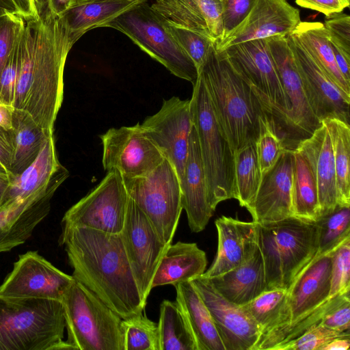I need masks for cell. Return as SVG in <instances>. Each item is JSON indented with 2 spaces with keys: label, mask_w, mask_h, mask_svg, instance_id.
I'll return each mask as SVG.
<instances>
[{
  "label": "cell",
  "mask_w": 350,
  "mask_h": 350,
  "mask_svg": "<svg viewBox=\"0 0 350 350\" xmlns=\"http://www.w3.org/2000/svg\"><path fill=\"white\" fill-rule=\"evenodd\" d=\"M190 109L203 164L207 200L215 211L217 204L234 198V153L215 117L205 84L198 75Z\"/></svg>",
  "instance_id": "6"
},
{
  "label": "cell",
  "mask_w": 350,
  "mask_h": 350,
  "mask_svg": "<svg viewBox=\"0 0 350 350\" xmlns=\"http://www.w3.org/2000/svg\"><path fill=\"white\" fill-rule=\"evenodd\" d=\"M207 265L206 253L196 243L170 244L163 254L152 282V288L191 281L202 275Z\"/></svg>",
  "instance_id": "29"
},
{
  "label": "cell",
  "mask_w": 350,
  "mask_h": 350,
  "mask_svg": "<svg viewBox=\"0 0 350 350\" xmlns=\"http://www.w3.org/2000/svg\"><path fill=\"white\" fill-rule=\"evenodd\" d=\"M350 338H337L323 347L322 350H348Z\"/></svg>",
  "instance_id": "54"
},
{
  "label": "cell",
  "mask_w": 350,
  "mask_h": 350,
  "mask_svg": "<svg viewBox=\"0 0 350 350\" xmlns=\"http://www.w3.org/2000/svg\"><path fill=\"white\" fill-rule=\"evenodd\" d=\"M299 144L313 163L317 183L319 218L332 213L338 206L334 154L326 126L322 123L310 137Z\"/></svg>",
  "instance_id": "26"
},
{
  "label": "cell",
  "mask_w": 350,
  "mask_h": 350,
  "mask_svg": "<svg viewBox=\"0 0 350 350\" xmlns=\"http://www.w3.org/2000/svg\"><path fill=\"white\" fill-rule=\"evenodd\" d=\"M337 338H350V332H338L320 321L310 326L297 338L275 347L273 350H322Z\"/></svg>",
  "instance_id": "41"
},
{
  "label": "cell",
  "mask_w": 350,
  "mask_h": 350,
  "mask_svg": "<svg viewBox=\"0 0 350 350\" xmlns=\"http://www.w3.org/2000/svg\"><path fill=\"white\" fill-rule=\"evenodd\" d=\"M103 27L121 31L172 74L193 85L196 83L198 71L193 62L172 35L166 21L146 2L126 11Z\"/></svg>",
  "instance_id": "8"
},
{
  "label": "cell",
  "mask_w": 350,
  "mask_h": 350,
  "mask_svg": "<svg viewBox=\"0 0 350 350\" xmlns=\"http://www.w3.org/2000/svg\"><path fill=\"white\" fill-rule=\"evenodd\" d=\"M255 1L256 0H221V19L224 30L222 38L245 19Z\"/></svg>",
  "instance_id": "46"
},
{
  "label": "cell",
  "mask_w": 350,
  "mask_h": 350,
  "mask_svg": "<svg viewBox=\"0 0 350 350\" xmlns=\"http://www.w3.org/2000/svg\"><path fill=\"white\" fill-rule=\"evenodd\" d=\"M12 174L0 172V206L3 204L10 185Z\"/></svg>",
  "instance_id": "55"
},
{
  "label": "cell",
  "mask_w": 350,
  "mask_h": 350,
  "mask_svg": "<svg viewBox=\"0 0 350 350\" xmlns=\"http://www.w3.org/2000/svg\"><path fill=\"white\" fill-rule=\"evenodd\" d=\"M217 249L215 260L202 275L213 278L237 267L258 247V223L221 216L215 221Z\"/></svg>",
  "instance_id": "22"
},
{
  "label": "cell",
  "mask_w": 350,
  "mask_h": 350,
  "mask_svg": "<svg viewBox=\"0 0 350 350\" xmlns=\"http://www.w3.org/2000/svg\"><path fill=\"white\" fill-rule=\"evenodd\" d=\"M146 135L176 170L180 180L188 153L193 126L190 100L173 96L164 100L161 109L141 124Z\"/></svg>",
  "instance_id": "16"
},
{
  "label": "cell",
  "mask_w": 350,
  "mask_h": 350,
  "mask_svg": "<svg viewBox=\"0 0 350 350\" xmlns=\"http://www.w3.org/2000/svg\"><path fill=\"white\" fill-rule=\"evenodd\" d=\"M320 322L325 327L338 332H349L350 297L326 313Z\"/></svg>",
  "instance_id": "48"
},
{
  "label": "cell",
  "mask_w": 350,
  "mask_h": 350,
  "mask_svg": "<svg viewBox=\"0 0 350 350\" xmlns=\"http://www.w3.org/2000/svg\"><path fill=\"white\" fill-rule=\"evenodd\" d=\"M270 55L289 105L285 148L294 149L322 123L314 115L287 36L266 38Z\"/></svg>",
  "instance_id": "12"
},
{
  "label": "cell",
  "mask_w": 350,
  "mask_h": 350,
  "mask_svg": "<svg viewBox=\"0 0 350 350\" xmlns=\"http://www.w3.org/2000/svg\"><path fill=\"white\" fill-rule=\"evenodd\" d=\"M61 301L0 297V350H70Z\"/></svg>",
  "instance_id": "4"
},
{
  "label": "cell",
  "mask_w": 350,
  "mask_h": 350,
  "mask_svg": "<svg viewBox=\"0 0 350 350\" xmlns=\"http://www.w3.org/2000/svg\"><path fill=\"white\" fill-rule=\"evenodd\" d=\"M304 8L318 11L327 16L333 13L341 12L349 5L350 0H295Z\"/></svg>",
  "instance_id": "49"
},
{
  "label": "cell",
  "mask_w": 350,
  "mask_h": 350,
  "mask_svg": "<svg viewBox=\"0 0 350 350\" xmlns=\"http://www.w3.org/2000/svg\"><path fill=\"white\" fill-rule=\"evenodd\" d=\"M261 177L255 143L248 144L234 153V198L249 213Z\"/></svg>",
  "instance_id": "36"
},
{
  "label": "cell",
  "mask_w": 350,
  "mask_h": 350,
  "mask_svg": "<svg viewBox=\"0 0 350 350\" xmlns=\"http://www.w3.org/2000/svg\"><path fill=\"white\" fill-rule=\"evenodd\" d=\"M120 234L141 298L146 304L154 275L169 245L161 241L147 217L130 198Z\"/></svg>",
  "instance_id": "13"
},
{
  "label": "cell",
  "mask_w": 350,
  "mask_h": 350,
  "mask_svg": "<svg viewBox=\"0 0 350 350\" xmlns=\"http://www.w3.org/2000/svg\"><path fill=\"white\" fill-rule=\"evenodd\" d=\"M105 170L118 172L122 177L145 176L154 170L164 157L146 135L141 124L109 129L100 135Z\"/></svg>",
  "instance_id": "14"
},
{
  "label": "cell",
  "mask_w": 350,
  "mask_h": 350,
  "mask_svg": "<svg viewBox=\"0 0 350 350\" xmlns=\"http://www.w3.org/2000/svg\"><path fill=\"white\" fill-rule=\"evenodd\" d=\"M129 199L122 175L108 172L96 187L65 213L62 226L120 234Z\"/></svg>",
  "instance_id": "11"
},
{
  "label": "cell",
  "mask_w": 350,
  "mask_h": 350,
  "mask_svg": "<svg viewBox=\"0 0 350 350\" xmlns=\"http://www.w3.org/2000/svg\"><path fill=\"white\" fill-rule=\"evenodd\" d=\"M148 0H95L69 6L59 15L73 45L83 34L103 27L126 11Z\"/></svg>",
  "instance_id": "28"
},
{
  "label": "cell",
  "mask_w": 350,
  "mask_h": 350,
  "mask_svg": "<svg viewBox=\"0 0 350 350\" xmlns=\"http://www.w3.org/2000/svg\"><path fill=\"white\" fill-rule=\"evenodd\" d=\"M286 293L287 291L283 289L266 290L242 306L258 325L260 338L276 324L282 313Z\"/></svg>",
  "instance_id": "38"
},
{
  "label": "cell",
  "mask_w": 350,
  "mask_h": 350,
  "mask_svg": "<svg viewBox=\"0 0 350 350\" xmlns=\"http://www.w3.org/2000/svg\"><path fill=\"white\" fill-rule=\"evenodd\" d=\"M75 278L40 255L29 251L18 256L0 285V297H37L62 301Z\"/></svg>",
  "instance_id": "15"
},
{
  "label": "cell",
  "mask_w": 350,
  "mask_h": 350,
  "mask_svg": "<svg viewBox=\"0 0 350 350\" xmlns=\"http://www.w3.org/2000/svg\"><path fill=\"white\" fill-rule=\"evenodd\" d=\"M331 256H315L288 288L282 313L275 326L258 340L254 350L270 349L291 326L307 317L329 298Z\"/></svg>",
  "instance_id": "10"
},
{
  "label": "cell",
  "mask_w": 350,
  "mask_h": 350,
  "mask_svg": "<svg viewBox=\"0 0 350 350\" xmlns=\"http://www.w3.org/2000/svg\"><path fill=\"white\" fill-rule=\"evenodd\" d=\"M300 22L299 10L286 0H256L245 19L215 42V46L222 51L231 45L249 40L288 36Z\"/></svg>",
  "instance_id": "19"
},
{
  "label": "cell",
  "mask_w": 350,
  "mask_h": 350,
  "mask_svg": "<svg viewBox=\"0 0 350 350\" xmlns=\"http://www.w3.org/2000/svg\"><path fill=\"white\" fill-rule=\"evenodd\" d=\"M287 39L314 115L321 122L325 118H337L349 124L350 97L339 89L291 34Z\"/></svg>",
  "instance_id": "18"
},
{
  "label": "cell",
  "mask_w": 350,
  "mask_h": 350,
  "mask_svg": "<svg viewBox=\"0 0 350 350\" xmlns=\"http://www.w3.org/2000/svg\"><path fill=\"white\" fill-rule=\"evenodd\" d=\"M198 75L205 84L215 117L232 152L256 143L260 119L269 114L224 52L216 49L215 43L210 46Z\"/></svg>",
  "instance_id": "3"
},
{
  "label": "cell",
  "mask_w": 350,
  "mask_h": 350,
  "mask_svg": "<svg viewBox=\"0 0 350 350\" xmlns=\"http://www.w3.org/2000/svg\"><path fill=\"white\" fill-rule=\"evenodd\" d=\"M324 26L332 46L350 54V16L341 12L325 17Z\"/></svg>",
  "instance_id": "45"
},
{
  "label": "cell",
  "mask_w": 350,
  "mask_h": 350,
  "mask_svg": "<svg viewBox=\"0 0 350 350\" xmlns=\"http://www.w3.org/2000/svg\"><path fill=\"white\" fill-rule=\"evenodd\" d=\"M0 172L12 174L1 161H0Z\"/></svg>",
  "instance_id": "58"
},
{
  "label": "cell",
  "mask_w": 350,
  "mask_h": 350,
  "mask_svg": "<svg viewBox=\"0 0 350 350\" xmlns=\"http://www.w3.org/2000/svg\"><path fill=\"white\" fill-rule=\"evenodd\" d=\"M316 221L295 216L258 224V245L262 256L267 290L287 291L317 250Z\"/></svg>",
  "instance_id": "5"
},
{
  "label": "cell",
  "mask_w": 350,
  "mask_h": 350,
  "mask_svg": "<svg viewBox=\"0 0 350 350\" xmlns=\"http://www.w3.org/2000/svg\"><path fill=\"white\" fill-rule=\"evenodd\" d=\"M24 27L25 20L20 14H7L0 16V75Z\"/></svg>",
  "instance_id": "44"
},
{
  "label": "cell",
  "mask_w": 350,
  "mask_h": 350,
  "mask_svg": "<svg viewBox=\"0 0 350 350\" xmlns=\"http://www.w3.org/2000/svg\"><path fill=\"white\" fill-rule=\"evenodd\" d=\"M12 151L13 148L10 131L0 128V161L10 172Z\"/></svg>",
  "instance_id": "50"
},
{
  "label": "cell",
  "mask_w": 350,
  "mask_h": 350,
  "mask_svg": "<svg viewBox=\"0 0 350 350\" xmlns=\"http://www.w3.org/2000/svg\"><path fill=\"white\" fill-rule=\"evenodd\" d=\"M129 195L147 217L161 241L171 244L183 210L180 180L165 158L149 174L122 177Z\"/></svg>",
  "instance_id": "9"
},
{
  "label": "cell",
  "mask_w": 350,
  "mask_h": 350,
  "mask_svg": "<svg viewBox=\"0 0 350 350\" xmlns=\"http://www.w3.org/2000/svg\"><path fill=\"white\" fill-rule=\"evenodd\" d=\"M70 4V0H42L40 5L46 7L51 12L59 16Z\"/></svg>",
  "instance_id": "53"
},
{
  "label": "cell",
  "mask_w": 350,
  "mask_h": 350,
  "mask_svg": "<svg viewBox=\"0 0 350 350\" xmlns=\"http://www.w3.org/2000/svg\"><path fill=\"white\" fill-rule=\"evenodd\" d=\"M329 297L350 292V239L330 254Z\"/></svg>",
  "instance_id": "43"
},
{
  "label": "cell",
  "mask_w": 350,
  "mask_h": 350,
  "mask_svg": "<svg viewBox=\"0 0 350 350\" xmlns=\"http://www.w3.org/2000/svg\"><path fill=\"white\" fill-rule=\"evenodd\" d=\"M68 174V170L59 162L54 135H49L33 163L21 173L12 174L3 204L25 198L47 187L57 178Z\"/></svg>",
  "instance_id": "25"
},
{
  "label": "cell",
  "mask_w": 350,
  "mask_h": 350,
  "mask_svg": "<svg viewBox=\"0 0 350 350\" xmlns=\"http://www.w3.org/2000/svg\"><path fill=\"white\" fill-rule=\"evenodd\" d=\"M21 38L0 75V101L13 107Z\"/></svg>",
  "instance_id": "47"
},
{
  "label": "cell",
  "mask_w": 350,
  "mask_h": 350,
  "mask_svg": "<svg viewBox=\"0 0 350 350\" xmlns=\"http://www.w3.org/2000/svg\"><path fill=\"white\" fill-rule=\"evenodd\" d=\"M67 177L61 176L25 198L0 206V253L23 244L31 236L35 228L49 214L51 199Z\"/></svg>",
  "instance_id": "20"
},
{
  "label": "cell",
  "mask_w": 350,
  "mask_h": 350,
  "mask_svg": "<svg viewBox=\"0 0 350 350\" xmlns=\"http://www.w3.org/2000/svg\"><path fill=\"white\" fill-rule=\"evenodd\" d=\"M166 23L176 41L191 59L198 71L206 57L210 46L215 42L210 38L193 30L167 21Z\"/></svg>",
  "instance_id": "42"
},
{
  "label": "cell",
  "mask_w": 350,
  "mask_h": 350,
  "mask_svg": "<svg viewBox=\"0 0 350 350\" xmlns=\"http://www.w3.org/2000/svg\"><path fill=\"white\" fill-rule=\"evenodd\" d=\"M329 133L336 170L337 205L350 206V126L337 118L322 120Z\"/></svg>",
  "instance_id": "34"
},
{
  "label": "cell",
  "mask_w": 350,
  "mask_h": 350,
  "mask_svg": "<svg viewBox=\"0 0 350 350\" xmlns=\"http://www.w3.org/2000/svg\"><path fill=\"white\" fill-rule=\"evenodd\" d=\"M151 7L167 22L215 42L223 36L221 0H157Z\"/></svg>",
  "instance_id": "24"
},
{
  "label": "cell",
  "mask_w": 350,
  "mask_h": 350,
  "mask_svg": "<svg viewBox=\"0 0 350 350\" xmlns=\"http://www.w3.org/2000/svg\"><path fill=\"white\" fill-rule=\"evenodd\" d=\"M260 130L255 143L256 152L261 174L269 171L286 148L277 134L269 115L260 119Z\"/></svg>",
  "instance_id": "40"
},
{
  "label": "cell",
  "mask_w": 350,
  "mask_h": 350,
  "mask_svg": "<svg viewBox=\"0 0 350 350\" xmlns=\"http://www.w3.org/2000/svg\"><path fill=\"white\" fill-rule=\"evenodd\" d=\"M37 8L38 17L25 21L20 40L13 107L53 134L64 97L65 63L73 45L59 16L42 5Z\"/></svg>",
  "instance_id": "1"
},
{
  "label": "cell",
  "mask_w": 350,
  "mask_h": 350,
  "mask_svg": "<svg viewBox=\"0 0 350 350\" xmlns=\"http://www.w3.org/2000/svg\"><path fill=\"white\" fill-rule=\"evenodd\" d=\"M17 6L21 16L25 21L36 18L39 16L36 0H13Z\"/></svg>",
  "instance_id": "51"
},
{
  "label": "cell",
  "mask_w": 350,
  "mask_h": 350,
  "mask_svg": "<svg viewBox=\"0 0 350 350\" xmlns=\"http://www.w3.org/2000/svg\"><path fill=\"white\" fill-rule=\"evenodd\" d=\"M316 223L318 241L315 256L321 258L330 254L350 239V206H337L332 213L319 217Z\"/></svg>",
  "instance_id": "37"
},
{
  "label": "cell",
  "mask_w": 350,
  "mask_h": 350,
  "mask_svg": "<svg viewBox=\"0 0 350 350\" xmlns=\"http://www.w3.org/2000/svg\"><path fill=\"white\" fill-rule=\"evenodd\" d=\"M293 216L317 221L319 218V200L313 163L299 143L293 149Z\"/></svg>",
  "instance_id": "31"
},
{
  "label": "cell",
  "mask_w": 350,
  "mask_h": 350,
  "mask_svg": "<svg viewBox=\"0 0 350 350\" xmlns=\"http://www.w3.org/2000/svg\"><path fill=\"white\" fill-rule=\"evenodd\" d=\"M72 277L93 292L122 319L144 312L140 296L120 234L62 226Z\"/></svg>",
  "instance_id": "2"
},
{
  "label": "cell",
  "mask_w": 350,
  "mask_h": 350,
  "mask_svg": "<svg viewBox=\"0 0 350 350\" xmlns=\"http://www.w3.org/2000/svg\"><path fill=\"white\" fill-rule=\"evenodd\" d=\"M124 350H160L158 323L143 312L122 319Z\"/></svg>",
  "instance_id": "39"
},
{
  "label": "cell",
  "mask_w": 350,
  "mask_h": 350,
  "mask_svg": "<svg viewBox=\"0 0 350 350\" xmlns=\"http://www.w3.org/2000/svg\"><path fill=\"white\" fill-rule=\"evenodd\" d=\"M14 109L12 106L0 101V128L6 131L12 129V120Z\"/></svg>",
  "instance_id": "52"
},
{
  "label": "cell",
  "mask_w": 350,
  "mask_h": 350,
  "mask_svg": "<svg viewBox=\"0 0 350 350\" xmlns=\"http://www.w3.org/2000/svg\"><path fill=\"white\" fill-rule=\"evenodd\" d=\"M339 89L350 97V84L341 75L324 26L321 22H300L291 33Z\"/></svg>",
  "instance_id": "32"
},
{
  "label": "cell",
  "mask_w": 350,
  "mask_h": 350,
  "mask_svg": "<svg viewBox=\"0 0 350 350\" xmlns=\"http://www.w3.org/2000/svg\"><path fill=\"white\" fill-rule=\"evenodd\" d=\"M208 279L217 291L235 304L243 306L254 299L267 290L264 262L259 245L253 255L243 263Z\"/></svg>",
  "instance_id": "27"
},
{
  "label": "cell",
  "mask_w": 350,
  "mask_h": 350,
  "mask_svg": "<svg viewBox=\"0 0 350 350\" xmlns=\"http://www.w3.org/2000/svg\"><path fill=\"white\" fill-rule=\"evenodd\" d=\"M178 304L194 336L198 350H225L211 314L190 281L174 285Z\"/></svg>",
  "instance_id": "30"
},
{
  "label": "cell",
  "mask_w": 350,
  "mask_h": 350,
  "mask_svg": "<svg viewBox=\"0 0 350 350\" xmlns=\"http://www.w3.org/2000/svg\"><path fill=\"white\" fill-rule=\"evenodd\" d=\"M158 325L160 350H198L187 320L176 301H162Z\"/></svg>",
  "instance_id": "35"
},
{
  "label": "cell",
  "mask_w": 350,
  "mask_h": 350,
  "mask_svg": "<svg viewBox=\"0 0 350 350\" xmlns=\"http://www.w3.org/2000/svg\"><path fill=\"white\" fill-rule=\"evenodd\" d=\"M10 131L13 148L10 172L18 174L33 163L46 136L53 134L46 133L28 116L15 110Z\"/></svg>",
  "instance_id": "33"
},
{
  "label": "cell",
  "mask_w": 350,
  "mask_h": 350,
  "mask_svg": "<svg viewBox=\"0 0 350 350\" xmlns=\"http://www.w3.org/2000/svg\"><path fill=\"white\" fill-rule=\"evenodd\" d=\"M180 186L182 207L186 212L190 230L193 232H201L206 228L214 211L207 200L205 174L193 124Z\"/></svg>",
  "instance_id": "23"
},
{
  "label": "cell",
  "mask_w": 350,
  "mask_h": 350,
  "mask_svg": "<svg viewBox=\"0 0 350 350\" xmlns=\"http://www.w3.org/2000/svg\"><path fill=\"white\" fill-rule=\"evenodd\" d=\"M95 1V0H70L69 6L73 5H77V4H80V3H83L90 2V1Z\"/></svg>",
  "instance_id": "57"
},
{
  "label": "cell",
  "mask_w": 350,
  "mask_h": 350,
  "mask_svg": "<svg viewBox=\"0 0 350 350\" xmlns=\"http://www.w3.org/2000/svg\"><path fill=\"white\" fill-rule=\"evenodd\" d=\"M7 14H20L13 0H0V16Z\"/></svg>",
  "instance_id": "56"
},
{
  "label": "cell",
  "mask_w": 350,
  "mask_h": 350,
  "mask_svg": "<svg viewBox=\"0 0 350 350\" xmlns=\"http://www.w3.org/2000/svg\"><path fill=\"white\" fill-rule=\"evenodd\" d=\"M61 301L72 349L124 350L122 319L90 289L75 279Z\"/></svg>",
  "instance_id": "7"
},
{
  "label": "cell",
  "mask_w": 350,
  "mask_h": 350,
  "mask_svg": "<svg viewBox=\"0 0 350 350\" xmlns=\"http://www.w3.org/2000/svg\"><path fill=\"white\" fill-rule=\"evenodd\" d=\"M293 149L284 148L274 165L262 175L250 212L258 224L278 221L293 216Z\"/></svg>",
  "instance_id": "21"
},
{
  "label": "cell",
  "mask_w": 350,
  "mask_h": 350,
  "mask_svg": "<svg viewBox=\"0 0 350 350\" xmlns=\"http://www.w3.org/2000/svg\"><path fill=\"white\" fill-rule=\"evenodd\" d=\"M190 282L209 310L225 350H254L260 329L243 307L224 298L202 275Z\"/></svg>",
  "instance_id": "17"
}]
</instances>
